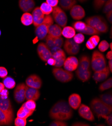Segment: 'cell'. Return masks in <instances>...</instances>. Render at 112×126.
<instances>
[{
	"mask_svg": "<svg viewBox=\"0 0 112 126\" xmlns=\"http://www.w3.org/2000/svg\"><path fill=\"white\" fill-rule=\"evenodd\" d=\"M73 110L69 105L64 100H59L49 111V117L55 120L67 121L73 116Z\"/></svg>",
	"mask_w": 112,
	"mask_h": 126,
	"instance_id": "1",
	"label": "cell"
},
{
	"mask_svg": "<svg viewBox=\"0 0 112 126\" xmlns=\"http://www.w3.org/2000/svg\"><path fill=\"white\" fill-rule=\"evenodd\" d=\"M91 60L88 56L82 55L79 61V65L76 71L78 78L82 82L88 81L92 75L90 69Z\"/></svg>",
	"mask_w": 112,
	"mask_h": 126,
	"instance_id": "2",
	"label": "cell"
},
{
	"mask_svg": "<svg viewBox=\"0 0 112 126\" xmlns=\"http://www.w3.org/2000/svg\"><path fill=\"white\" fill-rule=\"evenodd\" d=\"M90 106L94 113L98 118L109 115L112 111V107L106 104L99 98H94L91 101Z\"/></svg>",
	"mask_w": 112,
	"mask_h": 126,
	"instance_id": "3",
	"label": "cell"
},
{
	"mask_svg": "<svg viewBox=\"0 0 112 126\" xmlns=\"http://www.w3.org/2000/svg\"><path fill=\"white\" fill-rule=\"evenodd\" d=\"M0 109L7 115L11 122H13V110L9 97V92L5 89L0 93Z\"/></svg>",
	"mask_w": 112,
	"mask_h": 126,
	"instance_id": "4",
	"label": "cell"
},
{
	"mask_svg": "<svg viewBox=\"0 0 112 126\" xmlns=\"http://www.w3.org/2000/svg\"><path fill=\"white\" fill-rule=\"evenodd\" d=\"M87 25L94 28L99 33H106L109 27L106 21L102 16H94L89 17L85 20Z\"/></svg>",
	"mask_w": 112,
	"mask_h": 126,
	"instance_id": "5",
	"label": "cell"
},
{
	"mask_svg": "<svg viewBox=\"0 0 112 126\" xmlns=\"http://www.w3.org/2000/svg\"><path fill=\"white\" fill-rule=\"evenodd\" d=\"M53 19L51 15L45 16L43 22L39 26L36 27L35 33L38 38L42 40L45 38L47 34L49 26L53 24Z\"/></svg>",
	"mask_w": 112,
	"mask_h": 126,
	"instance_id": "6",
	"label": "cell"
},
{
	"mask_svg": "<svg viewBox=\"0 0 112 126\" xmlns=\"http://www.w3.org/2000/svg\"><path fill=\"white\" fill-rule=\"evenodd\" d=\"M106 64V59L103 54L97 50L95 51L92 54L91 60L92 69L95 72L102 70L107 66Z\"/></svg>",
	"mask_w": 112,
	"mask_h": 126,
	"instance_id": "7",
	"label": "cell"
},
{
	"mask_svg": "<svg viewBox=\"0 0 112 126\" xmlns=\"http://www.w3.org/2000/svg\"><path fill=\"white\" fill-rule=\"evenodd\" d=\"M52 73L57 80L64 83L70 81L73 78V74L71 72L61 68H53Z\"/></svg>",
	"mask_w": 112,
	"mask_h": 126,
	"instance_id": "8",
	"label": "cell"
},
{
	"mask_svg": "<svg viewBox=\"0 0 112 126\" xmlns=\"http://www.w3.org/2000/svg\"><path fill=\"white\" fill-rule=\"evenodd\" d=\"M52 16L54 20L57 25L64 27L67 23V17L64 11L58 6L53 8Z\"/></svg>",
	"mask_w": 112,
	"mask_h": 126,
	"instance_id": "9",
	"label": "cell"
},
{
	"mask_svg": "<svg viewBox=\"0 0 112 126\" xmlns=\"http://www.w3.org/2000/svg\"><path fill=\"white\" fill-rule=\"evenodd\" d=\"M52 57L55 60L56 67H60L64 65V61L66 58V55L64 50L61 48H54L51 49Z\"/></svg>",
	"mask_w": 112,
	"mask_h": 126,
	"instance_id": "10",
	"label": "cell"
},
{
	"mask_svg": "<svg viewBox=\"0 0 112 126\" xmlns=\"http://www.w3.org/2000/svg\"><path fill=\"white\" fill-rule=\"evenodd\" d=\"M27 86L24 83H21L17 85L14 92V97L15 101L20 104L25 99V93Z\"/></svg>",
	"mask_w": 112,
	"mask_h": 126,
	"instance_id": "11",
	"label": "cell"
},
{
	"mask_svg": "<svg viewBox=\"0 0 112 126\" xmlns=\"http://www.w3.org/2000/svg\"><path fill=\"white\" fill-rule=\"evenodd\" d=\"M37 52L39 58L44 62H47V60L52 57L51 50L46 44L41 42L37 48Z\"/></svg>",
	"mask_w": 112,
	"mask_h": 126,
	"instance_id": "12",
	"label": "cell"
},
{
	"mask_svg": "<svg viewBox=\"0 0 112 126\" xmlns=\"http://www.w3.org/2000/svg\"><path fill=\"white\" fill-rule=\"evenodd\" d=\"M64 49L69 55H77L80 51V47L79 44L74 42L73 39H67L65 41Z\"/></svg>",
	"mask_w": 112,
	"mask_h": 126,
	"instance_id": "13",
	"label": "cell"
},
{
	"mask_svg": "<svg viewBox=\"0 0 112 126\" xmlns=\"http://www.w3.org/2000/svg\"><path fill=\"white\" fill-rule=\"evenodd\" d=\"M46 44L50 49L54 48H61L64 43V39L62 37H54L50 35H48L45 37Z\"/></svg>",
	"mask_w": 112,
	"mask_h": 126,
	"instance_id": "14",
	"label": "cell"
},
{
	"mask_svg": "<svg viewBox=\"0 0 112 126\" xmlns=\"http://www.w3.org/2000/svg\"><path fill=\"white\" fill-rule=\"evenodd\" d=\"M26 84L28 87L39 90L42 87V81L38 75L36 74H32L26 79Z\"/></svg>",
	"mask_w": 112,
	"mask_h": 126,
	"instance_id": "15",
	"label": "cell"
},
{
	"mask_svg": "<svg viewBox=\"0 0 112 126\" xmlns=\"http://www.w3.org/2000/svg\"><path fill=\"white\" fill-rule=\"evenodd\" d=\"M79 108V114L81 117L91 122L95 121L93 112L88 106L81 104Z\"/></svg>",
	"mask_w": 112,
	"mask_h": 126,
	"instance_id": "16",
	"label": "cell"
},
{
	"mask_svg": "<svg viewBox=\"0 0 112 126\" xmlns=\"http://www.w3.org/2000/svg\"><path fill=\"white\" fill-rule=\"evenodd\" d=\"M70 14L74 20H80L85 17V12L81 6L75 5L70 9Z\"/></svg>",
	"mask_w": 112,
	"mask_h": 126,
	"instance_id": "17",
	"label": "cell"
},
{
	"mask_svg": "<svg viewBox=\"0 0 112 126\" xmlns=\"http://www.w3.org/2000/svg\"><path fill=\"white\" fill-rule=\"evenodd\" d=\"M79 65V60L77 57L74 56L68 57L65 60L64 66L65 70L69 71L76 70Z\"/></svg>",
	"mask_w": 112,
	"mask_h": 126,
	"instance_id": "18",
	"label": "cell"
},
{
	"mask_svg": "<svg viewBox=\"0 0 112 126\" xmlns=\"http://www.w3.org/2000/svg\"><path fill=\"white\" fill-rule=\"evenodd\" d=\"M32 15L33 20V24L36 27L43 22L45 18V15L41 11L39 7H36L33 10Z\"/></svg>",
	"mask_w": 112,
	"mask_h": 126,
	"instance_id": "19",
	"label": "cell"
},
{
	"mask_svg": "<svg viewBox=\"0 0 112 126\" xmlns=\"http://www.w3.org/2000/svg\"><path fill=\"white\" fill-rule=\"evenodd\" d=\"M35 5L34 0H19V6L24 13H29L34 9Z\"/></svg>",
	"mask_w": 112,
	"mask_h": 126,
	"instance_id": "20",
	"label": "cell"
},
{
	"mask_svg": "<svg viewBox=\"0 0 112 126\" xmlns=\"http://www.w3.org/2000/svg\"><path fill=\"white\" fill-rule=\"evenodd\" d=\"M110 72L109 67L106 66L102 70L95 71L93 75V79L96 82L104 81L109 76Z\"/></svg>",
	"mask_w": 112,
	"mask_h": 126,
	"instance_id": "21",
	"label": "cell"
},
{
	"mask_svg": "<svg viewBox=\"0 0 112 126\" xmlns=\"http://www.w3.org/2000/svg\"><path fill=\"white\" fill-rule=\"evenodd\" d=\"M40 96V93L39 90L35 88L27 87L25 93V99L28 100H33L36 101L38 100Z\"/></svg>",
	"mask_w": 112,
	"mask_h": 126,
	"instance_id": "22",
	"label": "cell"
},
{
	"mask_svg": "<svg viewBox=\"0 0 112 126\" xmlns=\"http://www.w3.org/2000/svg\"><path fill=\"white\" fill-rule=\"evenodd\" d=\"M81 97L77 94H71L68 98V104L72 109L75 110L79 109L81 105Z\"/></svg>",
	"mask_w": 112,
	"mask_h": 126,
	"instance_id": "23",
	"label": "cell"
},
{
	"mask_svg": "<svg viewBox=\"0 0 112 126\" xmlns=\"http://www.w3.org/2000/svg\"><path fill=\"white\" fill-rule=\"evenodd\" d=\"M62 29L60 26L56 24H52L49 26L48 33L54 37H59L62 35Z\"/></svg>",
	"mask_w": 112,
	"mask_h": 126,
	"instance_id": "24",
	"label": "cell"
},
{
	"mask_svg": "<svg viewBox=\"0 0 112 126\" xmlns=\"http://www.w3.org/2000/svg\"><path fill=\"white\" fill-rule=\"evenodd\" d=\"M33 111H32L28 109L24 104L18 110L17 116V117L27 119L29 117L31 116L33 114Z\"/></svg>",
	"mask_w": 112,
	"mask_h": 126,
	"instance_id": "25",
	"label": "cell"
},
{
	"mask_svg": "<svg viewBox=\"0 0 112 126\" xmlns=\"http://www.w3.org/2000/svg\"><path fill=\"white\" fill-rule=\"evenodd\" d=\"M100 38L97 35H94L93 36L91 37L90 39L88 40L86 43V47L89 49L92 50L96 48V47L98 44Z\"/></svg>",
	"mask_w": 112,
	"mask_h": 126,
	"instance_id": "26",
	"label": "cell"
},
{
	"mask_svg": "<svg viewBox=\"0 0 112 126\" xmlns=\"http://www.w3.org/2000/svg\"><path fill=\"white\" fill-rule=\"evenodd\" d=\"M59 5L62 9L65 10H70L77 3V0H58Z\"/></svg>",
	"mask_w": 112,
	"mask_h": 126,
	"instance_id": "27",
	"label": "cell"
},
{
	"mask_svg": "<svg viewBox=\"0 0 112 126\" xmlns=\"http://www.w3.org/2000/svg\"><path fill=\"white\" fill-rule=\"evenodd\" d=\"M21 23L24 26H30L33 24V16L29 13H24L21 18Z\"/></svg>",
	"mask_w": 112,
	"mask_h": 126,
	"instance_id": "28",
	"label": "cell"
},
{
	"mask_svg": "<svg viewBox=\"0 0 112 126\" xmlns=\"http://www.w3.org/2000/svg\"><path fill=\"white\" fill-rule=\"evenodd\" d=\"M62 35L67 39H71L76 35V31L73 27L70 26L64 27L62 30Z\"/></svg>",
	"mask_w": 112,
	"mask_h": 126,
	"instance_id": "29",
	"label": "cell"
},
{
	"mask_svg": "<svg viewBox=\"0 0 112 126\" xmlns=\"http://www.w3.org/2000/svg\"><path fill=\"white\" fill-rule=\"evenodd\" d=\"M3 83L5 87L8 89H13L16 86L15 80L11 77H6L4 78Z\"/></svg>",
	"mask_w": 112,
	"mask_h": 126,
	"instance_id": "30",
	"label": "cell"
},
{
	"mask_svg": "<svg viewBox=\"0 0 112 126\" xmlns=\"http://www.w3.org/2000/svg\"><path fill=\"white\" fill-rule=\"evenodd\" d=\"M80 33L82 34H85L89 35H98L101 33H99L98 31L96 30L94 28L91 27V26L86 24L85 28L80 31Z\"/></svg>",
	"mask_w": 112,
	"mask_h": 126,
	"instance_id": "31",
	"label": "cell"
},
{
	"mask_svg": "<svg viewBox=\"0 0 112 126\" xmlns=\"http://www.w3.org/2000/svg\"><path fill=\"white\" fill-rule=\"evenodd\" d=\"M100 98L102 101L106 104L112 106V96L111 93H108L101 94L99 96Z\"/></svg>",
	"mask_w": 112,
	"mask_h": 126,
	"instance_id": "32",
	"label": "cell"
},
{
	"mask_svg": "<svg viewBox=\"0 0 112 126\" xmlns=\"http://www.w3.org/2000/svg\"><path fill=\"white\" fill-rule=\"evenodd\" d=\"M12 123L7 115L0 109V126L10 125Z\"/></svg>",
	"mask_w": 112,
	"mask_h": 126,
	"instance_id": "33",
	"label": "cell"
},
{
	"mask_svg": "<svg viewBox=\"0 0 112 126\" xmlns=\"http://www.w3.org/2000/svg\"><path fill=\"white\" fill-rule=\"evenodd\" d=\"M40 9L44 15H50V14L52 13L53 8L51 6L49 5L48 4H47L46 2H44L41 5L40 7Z\"/></svg>",
	"mask_w": 112,
	"mask_h": 126,
	"instance_id": "34",
	"label": "cell"
},
{
	"mask_svg": "<svg viewBox=\"0 0 112 126\" xmlns=\"http://www.w3.org/2000/svg\"><path fill=\"white\" fill-rule=\"evenodd\" d=\"M112 86V78H109L106 81L102 83L99 86V90L103 92L105 90L110 89Z\"/></svg>",
	"mask_w": 112,
	"mask_h": 126,
	"instance_id": "35",
	"label": "cell"
},
{
	"mask_svg": "<svg viewBox=\"0 0 112 126\" xmlns=\"http://www.w3.org/2000/svg\"><path fill=\"white\" fill-rule=\"evenodd\" d=\"M72 25L73 28L80 33L85 28L86 24L82 21H77L73 23Z\"/></svg>",
	"mask_w": 112,
	"mask_h": 126,
	"instance_id": "36",
	"label": "cell"
},
{
	"mask_svg": "<svg viewBox=\"0 0 112 126\" xmlns=\"http://www.w3.org/2000/svg\"><path fill=\"white\" fill-rule=\"evenodd\" d=\"M26 108L32 111H34L36 107V104L35 101L33 100H28L26 102L24 103Z\"/></svg>",
	"mask_w": 112,
	"mask_h": 126,
	"instance_id": "37",
	"label": "cell"
},
{
	"mask_svg": "<svg viewBox=\"0 0 112 126\" xmlns=\"http://www.w3.org/2000/svg\"><path fill=\"white\" fill-rule=\"evenodd\" d=\"M108 0H94L93 6L94 8L98 10L100 9Z\"/></svg>",
	"mask_w": 112,
	"mask_h": 126,
	"instance_id": "38",
	"label": "cell"
},
{
	"mask_svg": "<svg viewBox=\"0 0 112 126\" xmlns=\"http://www.w3.org/2000/svg\"><path fill=\"white\" fill-rule=\"evenodd\" d=\"M109 48V44L106 40L102 41L98 45V49L102 52H105Z\"/></svg>",
	"mask_w": 112,
	"mask_h": 126,
	"instance_id": "39",
	"label": "cell"
},
{
	"mask_svg": "<svg viewBox=\"0 0 112 126\" xmlns=\"http://www.w3.org/2000/svg\"><path fill=\"white\" fill-rule=\"evenodd\" d=\"M73 40L77 44H80L84 41V36L82 33H78L76 34L73 37Z\"/></svg>",
	"mask_w": 112,
	"mask_h": 126,
	"instance_id": "40",
	"label": "cell"
},
{
	"mask_svg": "<svg viewBox=\"0 0 112 126\" xmlns=\"http://www.w3.org/2000/svg\"><path fill=\"white\" fill-rule=\"evenodd\" d=\"M104 7L103 8V13H107L112 11V0H108L105 3Z\"/></svg>",
	"mask_w": 112,
	"mask_h": 126,
	"instance_id": "41",
	"label": "cell"
},
{
	"mask_svg": "<svg viewBox=\"0 0 112 126\" xmlns=\"http://www.w3.org/2000/svg\"><path fill=\"white\" fill-rule=\"evenodd\" d=\"M27 124L26 119L17 117L15 120V126H25Z\"/></svg>",
	"mask_w": 112,
	"mask_h": 126,
	"instance_id": "42",
	"label": "cell"
},
{
	"mask_svg": "<svg viewBox=\"0 0 112 126\" xmlns=\"http://www.w3.org/2000/svg\"><path fill=\"white\" fill-rule=\"evenodd\" d=\"M50 126H66L67 124L64 121L55 120L49 124Z\"/></svg>",
	"mask_w": 112,
	"mask_h": 126,
	"instance_id": "43",
	"label": "cell"
},
{
	"mask_svg": "<svg viewBox=\"0 0 112 126\" xmlns=\"http://www.w3.org/2000/svg\"><path fill=\"white\" fill-rule=\"evenodd\" d=\"M8 71L4 67H0V78H5L8 75Z\"/></svg>",
	"mask_w": 112,
	"mask_h": 126,
	"instance_id": "44",
	"label": "cell"
},
{
	"mask_svg": "<svg viewBox=\"0 0 112 126\" xmlns=\"http://www.w3.org/2000/svg\"><path fill=\"white\" fill-rule=\"evenodd\" d=\"M102 118L105 119L109 126H112V113L107 116H103Z\"/></svg>",
	"mask_w": 112,
	"mask_h": 126,
	"instance_id": "45",
	"label": "cell"
},
{
	"mask_svg": "<svg viewBox=\"0 0 112 126\" xmlns=\"http://www.w3.org/2000/svg\"><path fill=\"white\" fill-rule=\"evenodd\" d=\"M58 2V0H46V3L52 8L57 6Z\"/></svg>",
	"mask_w": 112,
	"mask_h": 126,
	"instance_id": "46",
	"label": "cell"
},
{
	"mask_svg": "<svg viewBox=\"0 0 112 126\" xmlns=\"http://www.w3.org/2000/svg\"><path fill=\"white\" fill-rule=\"evenodd\" d=\"M73 126H89L90 125L82 122H76L72 124Z\"/></svg>",
	"mask_w": 112,
	"mask_h": 126,
	"instance_id": "47",
	"label": "cell"
},
{
	"mask_svg": "<svg viewBox=\"0 0 112 126\" xmlns=\"http://www.w3.org/2000/svg\"><path fill=\"white\" fill-rule=\"evenodd\" d=\"M106 14H107L106 17H107L108 20L111 24H112V11L107 13H106Z\"/></svg>",
	"mask_w": 112,
	"mask_h": 126,
	"instance_id": "48",
	"label": "cell"
},
{
	"mask_svg": "<svg viewBox=\"0 0 112 126\" xmlns=\"http://www.w3.org/2000/svg\"><path fill=\"white\" fill-rule=\"evenodd\" d=\"M47 63L48 64H49V65H52V66H54L55 64V59L52 58V57H51L48 60H47Z\"/></svg>",
	"mask_w": 112,
	"mask_h": 126,
	"instance_id": "49",
	"label": "cell"
},
{
	"mask_svg": "<svg viewBox=\"0 0 112 126\" xmlns=\"http://www.w3.org/2000/svg\"><path fill=\"white\" fill-rule=\"evenodd\" d=\"M106 57H107V59H108L109 60L112 59V51H109L107 53V54L106 55Z\"/></svg>",
	"mask_w": 112,
	"mask_h": 126,
	"instance_id": "50",
	"label": "cell"
},
{
	"mask_svg": "<svg viewBox=\"0 0 112 126\" xmlns=\"http://www.w3.org/2000/svg\"><path fill=\"white\" fill-rule=\"evenodd\" d=\"M109 68L110 69V71L111 72H112V59L109 60Z\"/></svg>",
	"mask_w": 112,
	"mask_h": 126,
	"instance_id": "51",
	"label": "cell"
},
{
	"mask_svg": "<svg viewBox=\"0 0 112 126\" xmlns=\"http://www.w3.org/2000/svg\"><path fill=\"white\" fill-rule=\"evenodd\" d=\"M5 89V86L3 83L0 82V93H1Z\"/></svg>",
	"mask_w": 112,
	"mask_h": 126,
	"instance_id": "52",
	"label": "cell"
},
{
	"mask_svg": "<svg viewBox=\"0 0 112 126\" xmlns=\"http://www.w3.org/2000/svg\"><path fill=\"white\" fill-rule=\"evenodd\" d=\"M77 1H78L80 2H81V3H83V2H85L87 1L88 0H77Z\"/></svg>",
	"mask_w": 112,
	"mask_h": 126,
	"instance_id": "53",
	"label": "cell"
},
{
	"mask_svg": "<svg viewBox=\"0 0 112 126\" xmlns=\"http://www.w3.org/2000/svg\"><path fill=\"white\" fill-rule=\"evenodd\" d=\"M112 43H111L110 44H109V46H110V49L112 50Z\"/></svg>",
	"mask_w": 112,
	"mask_h": 126,
	"instance_id": "54",
	"label": "cell"
},
{
	"mask_svg": "<svg viewBox=\"0 0 112 126\" xmlns=\"http://www.w3.org/2000/svg\"><path fill=\"white\" fill-rule=\"evenodd\" d=\"M1 31L0 30V36H1Z\"/></svg>",
	"mask_w": 112,
	"mask_h": 126,
	"instance_id": "55",
	"label": "cell"
}]
</instances>
